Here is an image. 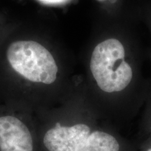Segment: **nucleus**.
<instances>
[{"mask_svg": "<svg viewBox=\"0 0 151 151\" xmlns=\"http://www.w3.org/2000/svg\"><path fill=\"white\" fill-rule=\"evenodd\" d=\"M137 24L101 15L88 58L101 114L116 125L137 115L151 88L143 74L145 52Z\"/></svg>", "mask_w": 151, "mask_h": 151, "instance_id": "nucleus-1", "label": "nucleus"}, {"mask_svg": "<svg viewBox=\"0 0 151 151\" xmlns=\"http://www.w3.org/2000/svg\"><path fill=\"white\" fill-rule=\"evenodd\" d=\"M6 56L11 67L32 82L50 85L57 80L58 64L50 52L34 41H17L9 45Z\"/></svg>", "mask_w": 151, "mask_h": 151, "instance_id": "nucleus-2", "label": "nucleus"}, {"mask_svg": "<svg viewBox=\"0 0 151 151\" xmlns=\"http://www.w3.org/2000/svg\"><path fill=\"white\" fill-rule=\"evenodd\" d=\"M95 127L86 122L62 125L58 122L45 134L43 143L48 151H81Z\"/></svg>", "mask_w": 151, "mask_h": 151, "instance_id": "nucleus-3", "label": "nucleus"}, {"mask_svg": "<svg viewBox=\"0 0 151 151\" xmlns=\"http://www.w3.org/2000/svg\"><path fill=\"white\" fill-rule=\"evenodd\" d=\"M0 151H33L29 129L16 117H0Z\"/></svg>", "mask_w": 151, "mask_h": 151, "instance_id": "nucleus-4", "label": "nucleus"}, {"mask_svg": "<svg viewBox=\"0 0 151 151\" xmlns=\"http://www.w3.org/2000/svg\"><path fill=\"white\" fill-rule=\"evenodd\" d=\"M101 15L112 18L141 22L140 13L143 0H96Z\"/></svg>", "mask_w": 151, "mask_h": 151, "instance_id": "nucleus-5", "label": "nucleus"}, {"mask_svg": "<svg viewBox=\"0 0 151 151\" xmlns=\"http://www.w3.org/2000/svg\"><path fill=\"white\" fill-rule=\"evenodd\" d=\"M143 106L144 114L142 122V129L144 132L143 137H151V88Z\"/></svg>", "mask_w": 151, "mask_h": 151, "instance_id": "nucleus-6", "label": "nucleus"}, {"mask_svg": "<svg viewBox=\"0 0 151 151\" xmlns=\"http://www.w3.org/2000/svg\"><path fill=\"white\" fill-rule=\"evenodd\" d=\"M140 20L146 24L151 36V0H143L141 9Z\"/></svg>", "mask_w": 151, "mask_h": 151, "instance_id": "nucleus-7", "label": "nucleus"}, {"mask_svg": "<svg viewBox=\"0 0 151 151\" xmlns=\"http://www.w3.org/2000/svg\"><path fill=\"white\" fill-rule=\"evenodd\" d=\"M137 145L142 151H151V137H143L142 142Z\"/></svg>", "mask_w": 151, "mask_h": 151, "instance_id": "nucleus-8", "label": "nucleus"}, {"mask_svg": "<svg viewBox=\"0 0 151 151\" xmlns=\"http://www.w3.org/2000/svg\"><path fill=\"white\" fill-rule=\"evenodd\" d=\"M39 1L46 4H60L70 1V0H39Z\"/></svg>", "mask_w": 151, "mask_h": 151, "instance_id": "nucleus-9", "label": "nucleus"}]
</instances>
